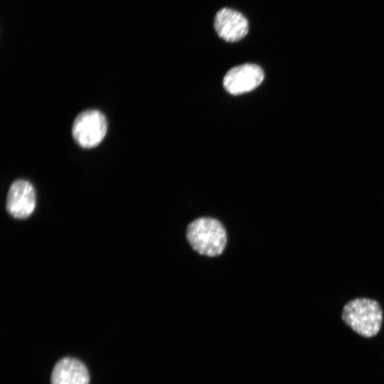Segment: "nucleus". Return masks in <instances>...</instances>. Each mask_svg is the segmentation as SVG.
Wrapping results in <instances>:
<instances>
[{"label": "nucleus", "instance_id": "f257e3e1", "mask_svg": "<svg viewBox=\"0 0 384 384\" xmlns=\"http://www.w3.org/2000/svg\"><path fill=\"white\" fill-rule=\"evenodd\" d=\"M342 319L359 335L370 338L380 331L383 313L379 304L368 298H357L348 302L343 309Z\"/></svg>", "mask_w": 384, "mask_h": 384}, {"label": "nucleus", "instance_id": "f03ea898", "mask_svg": "<svg viewBox=\"0 0 384 384\" xmlns=\"http://www.w3.org/2000/svg\"><path fill=\"white\" fill-rule=\"evenodd\" d=\"M187 240L193 250L201 255L215 257L220 255L226 244V233L215 219L201 218L187 228Z\"/></svg>", "mask_w": 384, "mask_h": 384}, {"label": "nucleus", "instance_id": "7ed1b4c3", "mask_svg": "<svg viewBox=\"0 0 384 384\" xmlns=\"http://www.w3.org/2000/svg\"><path fill=\"white\" fill-rule=\"evenodd\" d=\"M107 131L105 116L98 110H87L75 119L72 134L75 141L83 148H93L104 139Z\"/></svg>", "mask_w": 384, "mask_h": 384}, {"label": "nucleus", "instance_id": "20e7f679", "mask_svg": "<svg viewBox=\"0 0 384 384\" xmlns=\"http://www.w3.org/2000/svg\"><path fill=\"white\" fill-rule=\"evenodd\" d=\"M264 76L263 70L257 65L243 64L228 71L223 78V86L229 93L240 95L257 87Z\"/></svg>", "mask_w": 384, "mask_h": 384}, {"label": "nucleus", "instance_id": "39448f33", "mask_svg": "<svg viewBox=\"0 0 384 384\" xmlns=\"http://www.w3.org/2000/svg\"><path fill=\"white\" fill-rule=\"evenodd\" d=\"M36 201L33 185L26 180H16L9 187L6 209L9 214L16 218H26L33 212Z\"/></svg>", "mask_w": 384, "mask_h": 384}, {"label": "nucleus", "instance_id": "423d86ee", "mask_svg": "<svg viewBox=\"0 0 384 384\" xmlns=\"http://www.w3.org/2000/svg\"><path fill=\"white\" fill-rule=\"evenodd\" d=\"M214 27L218 36L228 42H236L243 38L249 30L247 18L240 12L229 8L218 11Z\"/></svg>", "mask_w": 384, "mask_h": 384}, {"label": "nucleus", "instance_id": "0eeeda50", "mask_svg": "<svg viewBox=\"0 0 384 384\" xmlns=\"http://www.w3.org/2000/svg\"><path fill=\"white\" fill-rule=\"evenodd\" d=\"M87 367L80 361L70 357L60 359L51 374V384H89Z\"/></svg>", "mask_w": 384, "mask_h": 384}]
</instances>
